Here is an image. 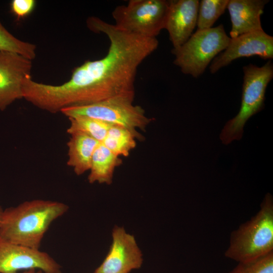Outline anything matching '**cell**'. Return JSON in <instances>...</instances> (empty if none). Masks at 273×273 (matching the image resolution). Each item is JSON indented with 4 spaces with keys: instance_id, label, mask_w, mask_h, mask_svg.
Segmentation results:
<instances>
[{
    "instance_id": "obj_1",
    "label": "cell",
    "mask_w": 273,
    "mask_h": 273,
    "mask_svg": "<svg viewBox=\"0 0 273 273\" xmlns=\"http://www.w3.org/2000/svg\"><path fill=\"white\" fill-rule=\"evenodd\" d=\"M86 25L90 31L107 36L108 51L100 59L74 68L68 81L49 86L48 99L57 110L118 97L134 99L138 69L158 47L157 38L133 34L97 17L88 18Z\"/></svg>"
},
{
    "instance_id": "obj_2",
    "label": "cell",
    "mask_w": 273,
    "mask_h": 273,
    "mask_svg": "<svg viewBox=\"0 0 273 273\" xmlns=\"http://www.w3.org/2000/svg\"><path fill=\"white\" fill-rule=\"evenodd\" d=\"M69 209L56 201L35 199L3 210L0 238L11 243L39 249L51 223Z\"/></svg>"
},
{
    "instance_id": "obj_3",
    "label": "cell",
    "mask_w": 273,
    "mask_h": 273,
    "mask_svg": "<svg viewBox=\"0 0 273 273\" xmlns=\"http://www.w3.org/2000/svg\"><path fill=\"white\" fill-rule=\"evenodd\" d=\"M272 251L273 198L268 193L258 212L231 233L224 255L238 262H244Z\"/></svg>"
},
{
    "instance_id": "obj_4",
    "label": "cell",
    "mask_w": 273,
    "mask_h": 273,
    "mask_svg": "<svg viewBox=\"0 0 273 273\" xmlns=\"http://www.w3.org/2000/svg\"><path fill=\"white\" fill-rule=\"evenodd\" d=\"M244 73L241 104L238 113L224 126L219 138L224 145L240 140L248 120L264 107L266 87L273 78V65L268 60L258 67L252 64L243 67Z\"/></svg>"
},
{
    "instance_id": "obj_5",
    "label": "cell",
    "mask_w": 273,
    "mask_h": 273,
    "mask_svg": "<svg viewBox=\"0 0 273 273\" xmlns=\"http://www.w3.org/2000/svg\"><path fill=\"white\" fill-rule=\"evenodd\" d=\"M231 37L223 25L197 30L179 47L171 50L173 63L185 74L201 76L214 58L228 47Z\"/></svg>"
},
{
    "instance_id": "obj_6",
    "label": "cell",
    "mask_w": 273,
    "mask_h": 273,
    "mask_svg": "<svg viewBox=\"0 0 273 273\" xmlns=\"http://www.w3.org/2000/svg\"><path fill=\"white\" fill-rule=\"evenodd\" d=\"M133 100L129 97H118L92 104L65 108L60 112L68 118L87 116L123 126L141 141L143 136L138 129L145 131L152 119L146 116L141 106L133 104Z\"/></svg>"
},
{
    "instance_id": "obj_7",
    "label": "cell",
    "mask_w": 273,
    "mask_h": 273,
    "mask_svg": "<svg viewBox=\"0 0 273 273\" xmlns=\"http://www.w3.org/2000/svg\"><path fill=\"white\" fill-rule=\"evenodd\" d=\"M169 1L130 0L118 6L112 15L114 25L126 32L147 38H156L165 28Z\"/></svg>"
},
{
    "instance_id": "obj_8",
    "label": "cell",
    "mask_w": 273,
    "mask_h": 273,
    "mask_svg": "<svg viewBox=\"0 0 273 273\" xmlns=\"http://www.w3.org/2000/svg\"><path fill=\"white\" fill-rule=\"evenodd\" d=\"M29 269L63 273L62 266L48 253L0 238V273H18Z\"/></svg>"
},
{
    "instance_id": "obj_9",
    "label": "cell",
    "mask_w": 273,
    "mask_h": 273,
    "mask_svg": "<svg viewBox=\"0 0 273 273\" xmlns=\"http://www.w3.org/2000/svg\"><path fill=\"white\" fill-rule=\"evenodd\" d=\"M254 56L264 60L273 58V37L263 30L231 38L226 48L211 62L210 72L215 73L237 59Z\"/></svg>"
},
{
    "instance_id": "obj_10",
    "label": "cell",
    "mask_w": 273,
    "mask_h": 273,
    "mask_svg": "<svg viewBox=\"0 0 273 273\" xmlns=\"http://www.w3.org/2000/svg\"><path fill=\"white\" fill-rule=\"evenodd\" d=\"M112 237L109 251L94 273H129L140 268L143 255L134 236L123 228L115 226Z\"/></svg>"
},
{
    "instance_id": "obj_11",
    "label": "cell",
    "mask_w": 273,
    "mask_h": 273,
    "mask_svg": "<svg viewBox=\"0 0 273 273\" xmlns=\"http://www.w3.org/2000/svg\"><path fill=\"white\" fill-rule=\"evenodd\" d=\"M31 60L17 53L0 51V111L23 99V80L31 76Z\"/></svg>"
},
{
    "instance_id": "obj_12",
    "label": "cell",
    "mask_w": 273,
    "mask_h": 273,
    "mask_svg": "<svg viewBox=\"0 0 273 273\" xmlns=\"http://www.w3.org/2000/svg\"><path fill=\"white\" fill-rule=\"evenodd\" d=\"M199 1L169 0L165 28L173 49L186 42L197 25Z\"/></svg>"
},
{
    "instance_id": "obj_13",
    "label": "cell",
    "mask_w": 273,
    "mask_h": 273,
    "mask_svg": "<svg viewBox=\"0 0 273 273\" xmlns=\"http://www.w3.org/2000/svg\"><path fill=\"white\" fill-rule=\"evenodd\" d=\"M267 0H229L227 8L232 23L231 38L263 30L260 16Z\"/></svg>"
},
{
    "instance_id": "obj_14",
    "label": "cell",
    "mask_w": 273,
    "mask_h": 273,
    "mask_svg": "<svg viewBox=\"0 0 273 273\" xmlns=\"http://www.w3.org/2000/svg\"><path fill=\"white\" fill-rule=\"evenodd\" d=\"M67 143V165L80 175L89 171L93 155L100 142L81 133H73Z\"/></svg>"
},
{
    "instance_id": "obj_15",
    "label": "cell",
    "mask_w": 273,
    "mask_h": 273,
    "mask_svg": "<svg viewBox=\"0 0 273 273\" xmlns=\"http://www.w3.org/2000/svg\"><path fill=\"white\" fill-rule=\"evenodd\" d=\"M122 163V159L119 157L100 143L92 157L87 178L88 182L110 185L113 181L115 168Z\"/></svg>"
},
{
    "instance_id": "obj_16",
    "label": "cell",
    "mask_w": 273,
    "mask_h": 273,
    "mask_svg": "<svg viewBox=\"0 0 273 273\" xmlns=\"http://www.w3.org/2000/svg\"><path fill=\"white\" fill-rule=\"evenodd\" d=\"M136 140L127 128L112 125L101 143L118 157H127L130 151L135 148Z\"/></svg>"
},
{
    "instance_id": "obj_17",
    "label": "cell",
    "mask_w": 273,
    "mask_h": 273,
    "mask_svg": "<svg viewBox=\"0 0 273 273\" xmlns=\"http://www.w3.org/2000/svg\"><path fill=\"white\" fill-rule=\"evenodd\" d=\"M70 125L67 132L81 133L93 138L100 143L105 139L107 132L112 124L94 118L77 116L68 118Z\"/></svg>"
},
{
    "instance_id": "obj_18",
    "label": "cell",
    "mask_w": 273,
    "mask_h": 273,
    "mask_svg": "<svg viewBox=\"0 0 273 273\" xmlns=\"http://www.w3.org/2000/svg\"><path fill=\"white\" fill-rule=\"evenodd\" d=\"M229 0H202L199 2L197 30L212 28L225 12Z\"/></svg>"
},
{
    "instance_id": "obj_19",
    "label": "cell",
    "mask_w": 273,
    "mask_h": 273,
    "mask_svg": "<svg viewBox=\"0 0 273 273\" xmlns=\"http://www.w3.org/2000/svg\"><path fill=\"white\" fill-rule=\"evenodd\" d=\"M0 51L17 53L31 61L36 57L35 45L14 36L5 27L1 21Z\"/></svg>"
},
{
    "instance_id": "obj_20",
    "label": "cell",
    "mask_w": 273,
    "mask_h": 273,
    "mask_svg": "<svg viewBox=\"0 0 273 273\" xmlns=\"http://www.w3.org/2000/svg\"><path fill=\"white\" fill-rule=\"evenodd\" d=\"M229 273H273V251L253 260L238 262Z\"/></svg>"
},
{
    "instance_id": "obj_21",
    "label": "cell",
    "mask_w": 273,
    "mask_h": 273,
    "mask_svg": "<svg viewBox=\"0 0 273 273\" xmlns=\"http://www.w3.org/2000/svg\"><path fill=\"white\" fill-rule=\"evenodd\" d=\"M36 4L35 0H13L10 3L11 12L18 20L23 19L33 11Z\"/></svg>"
},
{
    "instance_id": "obj_22",
    "label": "cell",
    "mask_w": 273,
    "mask_h": 273,
    "mask_svg": "<svg viewBox=\"0 0 273 273\" xmlns=\"http://www.w3.org/2000/svg\"><path fill=\"white\" fill-rule=\"evenodd\" d=\"M36 270L35 269H29L24 271L22 273H35Z\"/></svg>"
},
{
    "instance_id": "obj_23",
    "label": "cell",
    "mask_w": 273,
    "mask_h": 273,
    "mask_svg": "<svg viewBox=\"0 0 273 273\" xmlns=\"http://www.w3.org/2000/svg\"><path fill=\"white\" fill-rule=\"evenodd\" d=\"M3 210L4 209L0 206V223H1V218H2V216Z\"/></svg>"
},
{
    "instance_id": "obj_24",
    "label": "cell",
    "mask_w": 273,
    "mask_h": 273,
    "mask_svg": "<svg viewBox=\"0 0 273 273\" xmlns=\"http://www.w3.org/2000/svg\"><path fill=\"white\" fill-rule=\"evenodd\" d=\"M35 273H44V272L40 270H36Z\"/></svg>"
}]
</instances>
